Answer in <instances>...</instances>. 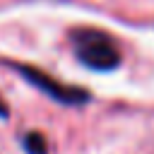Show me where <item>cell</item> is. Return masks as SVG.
Returning a JSON list of instances; mask_svg holds the SVG:
<instances>
[{
  "mask_svg": "<svg viewBox=\"0 0 154 154\" xmlns=\"http://www.w3.org/2000/svg\"><path fill=\"white\" fill-rule=\"evenodd\" d=\"M24 149L26 154H46V140L38 132H31L24 137Z\"/></svg>",
  "mask_w": 154,
  "mask_h": 154,
  "instance_id": "3",
  "label": "cell"
},
{
  "mask_svg": "<svg viewBox=\"0 0 154 154\" xmlns=\"http://www.w3.org/2000/svg\"><path fill=\"white\" fill-rule=\"evenodd\" d=\"M75 53H77V58L87 65V67H91V70H113L116 65H118V51H116V46L106 38V36H101V34H96V31H84V34H79L77 38H75Z\"/></svg>",
  "mask_w": 154,
  "mask_h": 154,
  "instance_id": "1",
  "label": "cell"
},
{
  "mask_svg": "<svg viewBox=\"0 0 154 154\" xmlns=\"http://www.w3.org/2000/svg\"><path fill=\"white\" fill-rule=\"evenodd\" d=\"M22 75H24L34 87H38L41 91H46V94H48L51 99H55V101H63V103H84V101L89 99V94H87V91L75 89V87H63V84L53 82L51 77H46V75L36 72V70L22 67Z\"/></svg>",
  "mask_w": 154,
  "mask_h": 154,
  "instance_id": "2",
  "label": "cell"
},
{
  "mask_svg": "<svg viewBox=\"0 0 154 154\" xmlns=\"http://www.w3.org/2000/svg\"><path fill=\"white\" fill-rule=\"evenodd\" d=\"M5 113H7V108H5V103H2V99H0V118H2Z\"/></svg>",
  "mask_w": 154,
  "mask_h": 154,
  "instance_id": "4",
  "label": "cell"
}]
</instances>
